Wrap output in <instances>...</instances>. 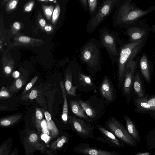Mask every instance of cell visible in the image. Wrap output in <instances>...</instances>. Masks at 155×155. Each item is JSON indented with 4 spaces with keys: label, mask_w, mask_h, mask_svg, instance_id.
I'll list each match as a JSON object with an SVG mask.
<instances>
[{
    "label": "cell",
    "mask_w": 155,
    "mask_h": 155,
    "mask_svg": "<svg viewBox=\"0 0 155 155\" xmlns=\"http://www.w3.org/2000/svg\"><path fill=\"white\" fill-rule=\"evenodd\" d=\"M88 117L93 120L99 119L105 112V104L102 99L95 96L88 100L78 101Z\"/></svg>",
    "instance_id": "cell-6"
},
{
    "label": "cell",
    "mask_w": 155,
    "mask_h": 155,
    "mask_svg": "<svg viewBox=\"0 0 155 155\" xmlns=\"http://www.w3.org/2000/svg\"><path fill=\"white\" fill-rule=\"evenodd\" d=\"M42 8L43 13L47 19L48 21H50L54 10V6L52 5L49 6L43 5Z\"/></svg>",
    "instance_id": "cell-30"
},
{
    "label": "cell",
    "mask_w": 155,
    "mask_h": 155,
    "mask_svg": "<svg viewBox=\"0 0 155 155\" xmlns=\"http://www.w3.org/2000/svg\"><path fill=\"white\" fill-rule=\"evenodd\" d=\"M14 43L16 46L34 47L41 45L44 42L41 39L18 34L16 35L14 38Z\"/></svg>",
    "instance_id": "cell-15"
},
{
    "label": "cell",
    "mask_w": 155,
    "mask_h": 155,
    "mask_svg": "<svg viewBox=\"0 0 155 155\" xmlns=\"http://www.w3.org/2000/svg\"><path fill=\"white\" fill-rule=\"evenodd\" d=\"M105 128L127 145L136 147L137 143L129 133L124 126L114 117L109 118L105 124Z\"/></svg>",
    "instance_id": "cell-7"
},
{
    "label": "cell",
    "mask_w": 155,
    "mask_h": 155,
    "mask_svg": "<svg viewBox=\"0 0 155 155\" xmlns=\"http://www.w3.org/2000/svg\"><path fill=\"white\" fill-rule=\"evenodd\" d=\"M61 8L59 4H57L54 9L51 19L52 23L55 25L56 23L59 18L60 12Z\"/></svg>",
    "instance_id": "cell-31"
},
{
    "label": "cell",
    "mask_w": 155,
    "mask_h": 155,
    "mask_svg": "<svg viewBox=\"0 0 155 155\" xmlns=\"http://www.w3.org/2000/svg\"><path fill=\"white\" fill-rule=\"evenodd\" d=\"M76 153L84 155H120L115 151L106 150L92 147L87 143H81L74 148Z\"/></svg>",
    "instance_id": "cell-13"
},
{
    "label": "cell",
    "mask_w": 155,
    "mask_h": 155,
    "mask_svg": "<svg viewBox=\"0 0 155 155\" xmlns=\"http://www.w3.org/2000/svg\"><path fill=\"white\" fill-rule=\"evenodd\" d=\"M79 1L84 10L86 11L89 10L87 0H79Z\"/></svg>",
    "instance_id": "cell-41"
},
{
    "label": "cell",
    "mask_w": 155,
    "mask_h": 155,
    "mask_svg": "<svg viewBox=\"0 0 155 155\" xmlns=\"http://www.w3.org/2000/svg\"><path fill=\"white\" fill-rule=\"evenodd\" d=\"M89 14L91 16L96 12L99 6V0H87Z\"/></svg>",
    "instance_id": "cell-28"
},
{
    "label": "cell",
    "mask_w": 155,
    "mask_h": 155,
    "mask_svg": "<svg viewBox=\"0 0 155 155\" xmlns=\"http://www.w3.org/2000/svg\"><path fill=\"white\" fill-rule=\"evenodd\" d=\"M73 76L75 86L80 91L88 92L97 88L96 85L91 77L86 75L80 68L75 69Z\"/></svg>",
    "instance_id": "cell-9"
},
{
    "label": "cell",
    "mask_w": 155,
    "mask_h": 155,
    "mask_svg": "<svg viewBox=\"0 0 155 155\" xmlns=\"http://www.w3.org/2000/svg\"><path fill=\"white\" fill-rule=\"evenodd\" d=\"M41 1H48V0H41Z\"/></svg>",
    "instance_id": "cell-51"
},
{
    "label": "cell",
    "mask_w": 155,
    "mask_h": 155,
    "mask_svg": "<svg viewBox=\"0 0 155 155\" xmlns=\"http://www.w3.org/2000/svg\"><path fill=\"white\" fill-rule=\"evenodd\" d=\"M101 96L107 102H114L117 97V92L110 78L105 76L103 78L100 86Z\"/></svg>",
    "instance_id": "cell-11"
},
{
    "label": "cell",
    "mask_w": 155,
    "mask_h": 155,
    "mask_svg": "<svg viewBox=\"0 0 155 155\" xmlns=\"http://www.w3.org/2000/svg\"><path fill=\"white\" fill-rule=\"evenodd\" d=\"M136 155H150L151 153L149 152H139L135 153Z\"/></svg>",
    "instance_id": "cell-48"
},
{
    "label": "cell",
    "mask_w": 155,
    "mask_h": 155,
    "mask_svg": "<svg viewBox=\"0 0 155 155\" xmlns=\"http://www.w3.org/2000/svg\"><path fill=\"white\" fill-rule=\"evenodd\" d=\"M19 0H10L6 4L5 9L7 12H9L16 8Z\"/></svg>",
    "instance_id": "cell-33"
},
{
    "label": "cell",
    "mask_w": 155,
    "mask_h": 155,
    "mask_svg": "<svg viewBox=\"0 0 155 155\" xmlns=\"http://www.w3.org/2000/svg\"><path fill=\"white\" fill-rule=\"evenodd\" d=\"M38 77V76L35 77L30 82L27 84L23 92V95L25 94L35 84L37 80Z\"/></svg>",
    "instance_id": "cell-38"
},
{
    "label": "cell",
    "mask_w": 155,
    "mask_h": 155,
    "mask_svg": "<svg viewBox=\"0 0 155 155\" xmlns=\"http://www.w3.org/2000/svg\"><path fill=\"white\" fill-rule=\"evenodd\" d=\"M131 0H122L115 9L113 16L114 27L127 28L137 19L150 12L153 9L143 10L136 7Z\"/></svg>",
    "instance_id": "cell-1"
},
{
    "label": "cell",
    "mask_w": 155,
    "mask_h": 155,
    "mask_svg": "<svg viewBox=\"0 0 155 155\" xmlns=\"http://www.w3.org/2000/svg\"><path fill=\"white\" fill-rule=\"evenodd\" d=\"M41 131L43 134L49 135L50 134V132L46 128H42Z\"/></svg>",
    "instance_id": "cell-47"
},
{
    "label": "cell",
    "mask_w": 155,
    "mask_h": 155,
    "mask_svg": "<svg viewBox=\"0 0 155 155\" xmlns=\"http://www.w3.org/2000/svg\"><path fill=\"white\" fill-rule=\"evenodd\" d=\"M21 23L18 21L14 22L12 26L11 31L13 35H15L21 29Z\"/></svg>",
    "instance_id": "cell-35"
},
{
    "label": "cell",
    "mask_w": 155,
    "mask_h": 155,
    "mask_svg": "<svg viewBox=\"0 0 155 155\" xmlns=\"http://www.w3.org/2000/svg\"><path fill=\"white\" fill-rule=\"evenodd\" d=\"M47 122L48 126V128L51 132L52 136L53 137H56L58 134L59 132L54 122L51 120L50 121H47Z\"/></svg>",
    "instance_id": "cell-32"
},
{
    "label": "cell",
    "mask_w": 155,
    "mask_h": 155,
    "mask_svg": "<svg viewBox=\"0 0 155 155\" xmlns=\"http://www.w3.org/2000/svg\"><path fill=\"white\" fill-rule=\"evenodd\" d=\"M148 30L143 28L131 26L127 28L124 33L129 38L130 41L139 40L147 35Z\"/></svg>",
    "instance_id": "cell-16"
},
{
    "label": "cell",
    "mask_w": 155,
    "mask_h": 155,
    "mask_svg": "<svg viewBox=\"0 0 155 155\" xmlns=\"http://www.w3.org/2000/svg\"><path fill=\"white\" fill-rule=\"evenodd\" d=\"M137 62L133 59L130 60L126 66L125 75L121 88L122 94L129 104L132 96L133 84L136 69Z\"/></svg>",
    "instance_id": "cell-8"
},
{
    "label": "cell",
    "mask_w": 155,
    "mask_h": 155,
    "mask_svg": "<svg viewBox=\"0 0 155 155\" xmlns=\"http://www.w3.org/2000/svg\"><path fill=\"white\" fill-rule=\"evenodd\" d=\"M67 140L66 137L64 136H62L52 143L50 144V147L54 150L61 148L66 142Z\"/></svg>",
    "instance_id": "cell-27"
},
{
    "label": "cell",
    "mask_w": 155,
    "mask_h": 155,
    "mask_svg": "<svg viewBox=\"0 0 155 155\" xmlns=\"http://www.w3.org/2000/svg\"><path fill=\"white\" fill-rule=\"evenodd\" d=\"M44 30L47 33H50L53 31V28L51 25L49 24H47L45 26Z\"/></svg>",
    "instance_id": "cell-42"
},
{
    "label": "cell",
    "mask_w": 155,
    "mask_h": 155,
    "mask_svg": "<svg viewBox=\"0 0 155 155\" xmlns=\"http://www.w3.org/2000/svg\"><path fill=\"white\" fill-rule=\"evenodd\" d=\"M100 40L92 38L88 40L80 50L79 56L81 61L85 63L88 72L94 76L101 70L103 64Z\"/></svg>",
    "instance_id": "cell-2"
},
{
    "label": "cell",
    "mask_w": 155,
    "mask_h": 155,
    "mask_svg": "<svg viewBox=\"0 0 155 155\" xmlns=\"http://www.w3.org/2000/svg\"><path fill=\"white\" fill-rule=\"evenodd\" d=\"M9 91L4 87H2L0 91V97L1 98H7L10 97Z\"/></svg>",
    "instance_id": "cell-37"
},
{
    "label": "cell",
    "mask_w": 155,
    "mask_h": 155,
    "mask_svg": "<svg viewBox=\"0 0 155 155\" xmlns=\"http://www.w3.org/2000/svg\"><path fill=\"white\" fill-rule=\"evenodd\" d=\"M12 76L15 79L17 78L20 76V73L17 71H15L12 73Z\"/></svg>",
    "instance_id": "cell-46"
},
{
    "label": "cell",
    "mask_w": 155,
    "mask_h": 155,
    "mask_svg": "<svg viewBox=\"0 0 155 155\" xmlns=\"http://www.w3.org/2000/svg\"><path fill=\"white\" fill-rule=\"evenodd\" d=\"M154 154H155V153H154Z\"/></svg>",
    "instance_id": "cell-52"
},
{
    "label": "cell",
    "mask_w": 155,
    "mask_h": 155,
    "mask_svg": "<svg viewBox=\"0 0 155 155\" xmlns=\"http://www.w3.org/2000/svg\"><path fill=\"white\" fill-rule=\"evenodd\" d=\"M37 90L33 89L32 90L28 95V97L30 99L33 100L36 98L37 96Z\"/></svg>",
    "instance_id": "cell-40"
},
{
    "label": "cell",
    "mask_w": 155,
    "mask_h": 155,
    "mask_svg": "<svg viewBox=\"0 0 155 155\" xmlns=\"http://www.w3.org/2000/svg\"><path fill=\"white\" fill-rule=\"evenodd\" d=\"M41 126L42 128H48V126L47 123L46 124V122L45 120H43L41 122Z\"/></svg>",
    "instance_id": "cell-49"
},
{
    "label": "cell",
    "mask_w": 155,
    "mask_h": 155,
    "mask_svg": "<svg viewBox=\"0 0 155 155\" xmlns=\"http://www.w3.org/2000/svg\"><path fill=\"white\" fill-rule=\"evenodd\" d=\"M73 76L72 72L70 70H67L65 77L64 87L67 94L75 97L77 87L73 85Z\"/></svg>",
    "instance_id": "cell-20"
},
{
    "label": "cell",
    "mask_w": 155,
    "mask_h": 155,
    "mask_svg": "<svg viewBox=\"0 0 155 155\" xmlns=\"http://www.w3.org/2000/svg\"><path fill=\"white\" fill-rule=\"evenodd\" d=\"M35 115L37 118L39 120L42 119L43 117V114L38 109H36Z\"/></svg>",
    "instance_id": "cell-43"
},
{
    "label": "cell",
    "mask_w": 155,
    "mask_h": 155,
    "mask_svg": "<svg viewBox=\"0 0 155 155\" xmlns=\"http://www.w3.org/2000/svg\"><path fill=\"white\" fill-rule=\"evenodd\" d=\"M134 104L136 107L135 111L140 113H148L150 117L155 120V108L152 107L148 103V98L150 94H146L141 97H138L132 95Z\"/></svg>",
    "instance_id": "cell-12"
},
{
    "label": "cell",
    "mask_w": 155,
    "mask_h": 155,
    "mask_svg": "<svg viewBox=\"0 0 155 155\" xmlns=\"http://www.w3.org/2000/svg\"><path fill=\"white\" fill-rule=\"evenodd\" d=\"M30 143L34 146L36 148L42 151L41 147L42 145L39 142L38 136L37 134L32 133L30 134L29 138Z\"/></svg>",
    "instance_id": "cell-29"
},
{
    "label": "cell",
    "mask_w": 155,
    "mask_h": 155,
    "mask_svg": "<svg viewBox=\"0 0 155 155\" xmlns=\"http://www.w3.org/2000/svg\"><path fill=\"white\" fill-rule=\"evenodd\" d=\"M97 126L104 137H97V139L98 141L117 148L123 147L125 146L124 143L117 139L112 133L109 131L105 127L99 124L97 125Z\"/></svg>",
    "instance_id": "cell-14"
},
{
    "label": "cell",
    "mask_w": 155,
    "mask_h": 155,
    "mask_svg": "<svg viewBox=\"0 0 155 155\" xmlns=\"http://www.w3.org/2000/svg\"><path fill=\"white\" fill-rule=\"evenodd\" d=\"M3 65L2 70L4 75L6 76H9L12 73L13 69L15 62L13 59H8L5 57L3 58Z\"/></svg>",
    "instance_id": "cell-23"
},
{
    "label": "cell",
    "mask_w": 155,
    "mask_h": 155,
    "mask_svg": "<svg viewBox=\"0 0 155 155\" xmlns=\"http://www.w3.org/2000/svg\"><path fill=\"white\" fill-rule=\"evenodd\" d=\"M122 0H104L88 21L86 31L92 33L97 27L104 22L107 18Z\"/></svg>",
    "instance_id": "cell-5"
},
{
    "label": "cell",
    "mask_w": 155,
    "mask_h": 155,
    "mask_svg": "<svg viewBox=\"0 0 155 155\" xmlns=\"http://www.w3.org/2000/svg\"><path fill=\"white\" fill-rule=\"evenodd\" d=\"M148 103L151 107L155 108V95L153 94L148 97Z\"/></svg>",
    "instance_id": "cell-39"
},
{
    "label": "cell",
    "mask_w": 155,
    "mask_h": 155,
    "mask_svg": "<svg viewBox=\"0 0 155 155\" xmlns=\"http://www.w3.org/2000/svg\"><path fill=\"white\" fill-rule=\"evenodd\" d=\"M99 37L101 48L106 49L112 64H117L120 49L123 44L117 33L103 27L99 31Z\"/></svg>",
    "instance_id": "cell-4"
},
{
    "label": "cell",
    "mask_w": 155,
    "mask_h": 155,
    "mask_svg": "<svg viewBox=\"0 0 155 155\" xmlns=\"http://www.w3.org/2000/svg\"><path fill=\"white\" fill-rule=\"evenodd\" d=\"M60 85L64 99V104L61 117L63 121L66 124L67 123L68 121V106L65 89L64 82L62 80L60 82Z\"/></svg>",
    "instance_id": "cell-22"
},
{
    "label": "cell",
    "mask_w": 155,
    "mask_h": 155,
    "mask_svg": "<svg viewBox=\"0 0 155 155\" xmlns=\"http://www.w3.org/2000/svg\"><path fill=\"white\" fill-rule=\"evenodd\" d=\"M21 117L20 115H16L2 118L0 121V125L5 127L11 126L18 121Z\"/></svg>",
    "instance_id": "cell-24"
},
{
    "label": "cell",
    "mask_w": 155,
    "mask_h": 155,
    "mask_svg": "<svg viewBox=\"0 0 155 155\" xmlns=\"http://www.w3.org/2000/svg\"><path fill=\"white\" fill-rule=\"evenodd\" d=\"M45 118L47 121H50L51 120L50 114L48 111H45L44 113Z\"/></svg>",
    "instance_id": "cell-44"
},
{
    "label": "cell",
    "mask_w": 155,
    "mask_h": 155,
    "mask_svg": "<svg viewBox=\"0 0 155 155\" xmlns=\"http://www.w3.org/2000/svg\"><path fill=\"white\" fill-rule=\"evenodd\" d=\"M140 65L141 73L146 81L150 83L151 76L149 61L147 56L145 54L142 55L140 61Z\"/></svg>",
    "instance_id": "cell-17"
},
{
    "label": "cell",
    "mask_w": 155,
    "mask_h": 155,
    "mask_svg": "<svg viewBox=\"0 0 155 155\" xmlns=\"http://www.w3.org/2000/svg\"><path fill=\"white\" fill-rule=\"evenodd\" d=\"M147 36L140 40L123 44L121 46L117 66V85L119 89H121L124 77L126 67L129 61L134 58L143 46Z\"/></svg>",
    "instance_id": "cell-3"
},
{
    "label": "cell",
    "mask_w": 155,
    "mask_h": 155,
    "mask_svg": "<svg viewBox=\"0 0 155 155\" xmlns=\"http://www.w3.org/2000/svg\"><path fill=\"white\" fill-rule=\"evenodd\" d=\"M124 118L129 133L136 142H139L140 141V137L135 123L132 120L126 115H124Z\"/></svg>",
    "instance_id": "cell-19"
},
{
    "label": "cell",
    "mask_w": 155,
    "mask_h": 155,
    "mask_svg": "<svg viewBox=\"0 0 155 155\" xmlns=\"http://www.w3.org/2000/svg\"><path fill=\"white\" fill-rule=\"evenodd\" d=\"M25 80L22 77L16 78L8 89L9 91L14 92L18 91L24 85Z\"/></svg>",
    "instance_id": "cell-25"
},
{
    "label": "cell",
    "mask_w": 155,
    "mask_h": 155,
    "mask_svg": "<svg viewBox=\"0 0 155 155\" xmlns=\"http://www.w3.org/2000/svg\"><path fill=\"white\" fill-rule=\"evenodd\" d=\"M70 106L72 112L76 116L86 120H89V117L80 104L78 101L72 100L70 102Z\"/></svg>",
    "instance_id": "cell-21"
},
{
    "label": "cell",
    "mask_w": 155,
    "mask_h": 155,
    "mask_svg": "<svg viewBox=\"0 0 155 155\" xmlns=\"http://www.w3.org/2000/svg\"><path fill=\"white\" fill-rule=\"evenodd\" d=\"M147 147L149 149H155V128L150 131L146 137Z\"/></svg>",
    "instance_id": "cell-26"
},
{
    "label": "cell",
    "mask_w": 155,
    "mask_h": 155,
    "mask_svg": "<svg viewBox=\"0 0 155 155\" xmlns=\"http://www.w3.org/2000/svg\"><path fill=\"white\" fill-rule=\"evenodd\" d=\"M135 74L132 87L134 94H132L138 97H143L146 94L144 88L138 72Z\"/></svg>",
    "instance_id": "cell-18"
},
{
    "label": "cell",
    "mask_w": 155,
    "mask_h": 155,
    "mask_svg": "<svg viewBox=\"0 0 155 155\" xmlns=\"http://www.w3.org/2000/svg\"><path fill=\"white\" fill-rule=\"evenodd\" d=\"M68 120L74 130L80 137L83 139L95 138L94 128L91 125L73 116H69Z\"/></svg>",
    "instance_id": "cell-10"
},
{
    "label": "cell",
    "mask_w": 155,
    "mask_h": 155,
    "mask_svg": "<svg viewBox=\"0 0 155 155\" xmlns=\"http://www.w3.org/2000/svg\"><path fill=\"white\" fill-rule=\"evenodd\" d=\"M41 137L42 140H44L46 143H47L48 141L50 138L48 135L45 134H44L43 135H42Z\"/></svg>",
    "instance_id": "cell-45"
},
{
    "label": "cell",
    "mask_w": 155,
    "mask_h": 155,
    "mask_svg": "<svg viewBox=\"0 0 155 155\" xmlns=\"http://www.w3.org/2000/svg\"><path fill=\"white\" fill-rule=\"evenodd\" d=\"M37 19L39 26L42 29H44V28L46 25V21L39 11L37 13Z\"/></svg>",
    "instance_id": "cell-34"
},
{
    "label": "cell",
    "mask_w": 155,
    "mask_h": 155,
    "mask_svg": "<svg viewBox=\"0 0 155 155\" xmlns=\"http://www.w3.org/2000/svg\"><path fill=\"white\" fill-rule=\"evenodd\" d=\"M35 5V1L31 0L26 3L24 6L23 8L24 12H30L32 9Z\"/></svg>",
    "instance_id": "cell-36"
},
{
    "label": "cell",
    "mask_w": 155,
    "mask_h": 155,
    "mask_svg": "<svg viewBox=\"0 0 155 155\" xmlns=\"http://www.w3.org/2000/svg\"><path fill=\"white\" fill-rule=\"evenodd\" d=\"M153 31L155 32V24L153 25Z\"/></svg>",
    "instance_id": "cell-50"
}]
</instances>
